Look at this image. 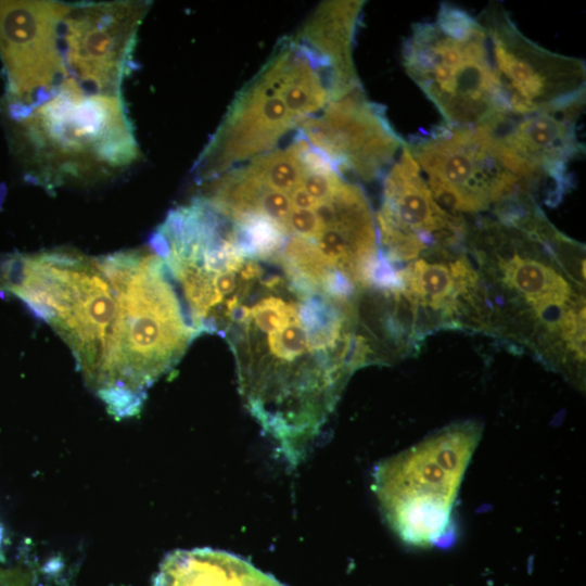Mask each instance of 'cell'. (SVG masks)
I'll list each match as a JSON object with an SVG mask.
<instances>
[{"label":"cell","mask_w":586,"mask_h":586,"mask_svg":"<svg viewBox=\"0 0 586 586\" xmlns=\"http://www.w3.org/2000/svg\"><path fill=\"white\" fill-rule=\"evenodd\" d=\"M466 250L486 306V333L535 355L574 383L585 372L583 246L538 204L510 205L467 221Z\"/></svg>","instance_id":"obj_2"},{"label":"cell","mask_w":586,"mask_h":586,"mask_svg":"<svg viewBox=\"0 0 586 586\" xmlns=\"http://www.w3.org/2000/svg\"><path fill=\"white\" fill-rule=\"evenodd\" d=\"M396 268L423 336L442 328L485 333V298L466 245L432 251Z\"/></svg>","instance_id":"obj_15"},{"label":"cell","mask_w":586,"mask_h":586,"mask_svg":"<svg viewBox=\"0 0 586 586\" xmlns=\"http://www.w3.org/2000/svg\"><path fill=\"white\" fill-rule=\"evenodd\" d=\"M482 431L476 421L454 423L377 464L373 492L385 520L405 543H453V506Z\"/></svg>","instance_id":"obj_7"},{"label":"cell","mask_w":586,"mask_h":586,"mask_svg":"<svg viewBox=\"0 0 586 586\" xmlns=\"http://www.w3.org/2000/svg\"><path fill=\"white\" fill-rule=\"evenodd\" d=\"M2 538H3L2 528L0 527V549H1V546H2Z\"/></svg>","instance_id":"obj_21"},{"label":"cell","mask_w":586,"mask_h":586,"mask_svg":"<svg viewBox=\"0 0 586 586\" xmlns=\"http://www.w3.org/2000/svg\"><path fill=\"white\" fill-rule=\"evenodd\" d=\"M362 1H328L318 7L296 35L339 69L355 75L353 44Z\"/></svg>","instance_id":"obj_18"},{"label":"cell","mask_w":586,"mask_h":586,"mask_svg":"<svg viewBox=\"0 0 586 586\" xmlns=\"http://www.w3.org/2000/svg\"><path fill=\"white\" fill-rule=\"evenodd\" d=\"M21 123L31 176L47 189L109 178L139 155L122 95L86 92L69 76L23 109Z\"/></svg>","instance_id":"obj_5"},{"label":"cell","mask_w":586,"mask_h":586,"mask_svg":"<svg viewBox=\"0 0 586 586\" xmlns=\"http://www.w3.org/2000/svg\"><path fill=\"white\" fill-rule=\"evenodd\" d=\"M402 55L445 125L479 127L502 117L485 30L463 9L442 3L434 21L412 26Z\"/></svg>","instance_id":"obj_8"},{"label":"cell","mask_w":586,"mask_h":586,"mask_svg":"<svg viewBox=\"0 0 586 586\" xmlns=\"http://www.w3.org/2000/svg\"><path fill=\"white\" fill-rule=\"evenodd\" d=\"M3 291L55 330L86 384L102 399L114 374L123 311L106 256L56 249L9 257Z\"/></svg>","instance_id":"obj_3"},{"label":"cell","mask_w":586,"mask_h":586,"mask_svg":"<svg viewBox=\"0 0 586 586\" xmlns=\"http://www.w3.org/2000/svg\"><path fill=\"white\" fill-rule=\"evenodd\" d=\"M122 300V327L111 387L102 400L116 418L139 412L146 390L198 335L164 262L151 250L106 256Z\"/></svg>","instance_id":"obj_6"},{"label":"cell","mask_w":586,"mask_h":586,"mask_svg":"<svg viewBox=\"0 0 586 586\" xmlns=\"http://www.w3.org/2000/svg\"><path fill=\"white\" fill-rule=\"evenodd\" d=\"M282 272L239 268L233 292L215 307L216 333L235 356L250 412L296 464L367 360L344 305Z\"/></svg>","instance_id":"obj_1"},{"label":"cell","mask_w":586,"mask_h":586,"mask_svg":"<svg viewBox=\"0 0 586 586\" xmlns=\"http://www.w3.org/2000/svg\"><path fill=\"white\" fill-rule=\"evenodd\" d=\"M375 227L381 254L398 267L432 251L464 245L467 219L435 200L405 143L383 177Z\"/></svg>","instance_id":"obj_11"},{"label":"cell","mask_w":586,"mask_h":586,"mask_svg":"<svg viewBox=\"0 0 586 586\" xmlns=\"http://www.w3.org/2000/svg\"><path fill=\"white\" fill-rule=\"evenodd\" d=\"M144 1L69 4L61 28L65 67L86 92L120 94L131 64Z\"/></svg>","instance_id":"obj_12"},{"label":"cell","mask_w":586,"mask_h":586,"mask_svg":"<svg viewBox=\"0 0 586 586\" xmlns=\"http://www.w3.org/2000/svg\"><path fill=\"white\" fill-rule=\"evenodd\" d=\"M581 113L540 112L485 125L504 164L536 202L555 204L572 187L570 166L584 153L575 130Z\"/></svg>","instance_id":"obj_13"},{"label":"cell","mask_w":586,"mask_h":586,"mask_svg":"<svg viewBox=\"0 0 586 586\" xmlns=\"http://www.w3.org/2000/svg\"><path fill=\"white\" fill-rule=\"evenodd\" d=\"M1 559V556H0ZM0 586H33L29 576L17 568L0 565Z\"/></svg>","instance_id":"obj_19"},{"label":"cell","mask_w":586,"mask_h":586,"mask_svg":"<svg viewBox=\"0 0 586 586\" xmlns=\"http://www.w3.org/2000/svg\"><path fill=\"white\" fill-rule=\"evenodd\" d=\"M153 586H285L249 561L211 548L175 550L162 561Z\"/></svg>","instance_id":"obj_17"},{"label":"cell","mask_w":586,"mask_h":586,"mask_svg":"<svg viewBox=\"0 0 586 586\" xmlns=\"http://www.w3.org/2000/svg\"><path fill=\"white\" fill-rule=\"evenodd\" d=\"M296 132L344 177L365 181L384 177L405 144L383 106L370 101L362 87L331 101Z\"/></svg>","instance_id":"obj_14"},{"label":"cell","mask_w":586,"mask_h":586,"mask_svg":"<svg viewBox=\"0 0 586 586\" xmlns=\"http://www.w3.org/2000/svg\"><path fill=\"white\" fill-rule=\"evenodd\" d=\"M68 9L58 1L0 3V52L11 90L24 107L48 97L68 77L61 47Z\"/></svg>","instance_id":"obj_16"},{"label":"cell","mask_w":586,"mask_h":586,"mask_svg":"<svg viewBox=\"0 0 586 586\" xmlns=\"http://www.w3.org/2000/svg\"><path fill=\"white\" fill-rule=\"evenodd\" d=\"M3 286V259H0V291Z\"/></svg>","instance_id":"obj_20"},{"label":"cell","mask_w":586,"mask_h":586,"mask_svg":"<svg viewBox=\"0 0 586 586\" xmlns=\"http://www.w3.org/2000/svg\"><path fill=\"white\" fill-rule=\"evenodd\" d=\"M476 18L486 34L502 117L583 111V60L551 52L525 37L501 4H488Z\"/></svg>","instance_id":"obj_10"},{"label":"cell","mask_w":586,"mask_h":586,"mask_svg":"<svg viewBox=\"0 0 586 586\" xmlns=\"http://www.w3.org/2000/svg\"><path fill=\"white\" fill-rule=\"evenodd\" d=\"M405 143L435 200L453 214L477 217L513 201H535L504 164L488 126L441 125Z\"/></svg>","instance_id":"obj_9"},{"label":"cell","mask_w":586,"mask_h":586,"mask_svg":"<svg viewBox=\"0 0 586 586\" xmlns=\"http://www.w3.org/2000/svg\"><path fill=\"white\" fill-rule=\"evenodd\" d=\"M348 91V81L331 62L296 36L283 39L233 99L195 163L196 181L275 150Z\"/></svg>","instance_id":"obj_4"}]
</instances>
